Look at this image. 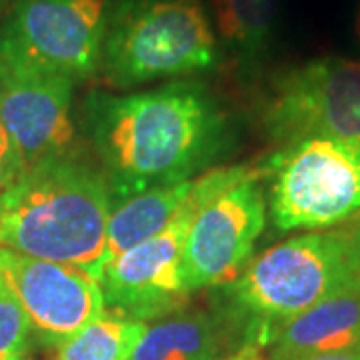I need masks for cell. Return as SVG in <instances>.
I'll list each match as a JSON object with an SVG mask.
<instances>
[{
    "mask_svg": "<svg viewBox=\"0 0 360 360\" xmlns=\"http://www.w3.org/2000/svg\"><path fill=\"white\" fill-rule=\"evenodd\" d=\"M82 129L115 205L200 176L231 144L229 118L196 80L129 94L92 90L82 103Z\"/></svg>",
    "mask_w": 360,
    "mask_h": 360,
    "instance_id": "6da1fadb",
    "label": "cell"
},
{
    "mask_svg": "<svg viewBox=\"0 0 360 360\" xmlns=\"http://www.w3.org/2000/svg\"><path fill=\"white\" fill-rule=\"evenodd\" d=\"M112 194L103 170L72 153L25 168L0 196V248L103 272Z\"/></svg>",
    "mask_w": 360,
    "mask_h": 360,
    "instance_id": "7a4b0ae2",
    "label": "cell"
},
{
    "mask_svg": "<svg viewBox=\"0 0 360 360\" xmlns=\"http://www.w3.org/2000/svg\"><path fill=\"white\" fill-rule=\"evenodd\" d=\"M224 307L245 326L246 342L269 347L274 330L328 298L360 292V264L350 229L312 231L248 260L224 284Z\"/></svg>",
    "mask_w": 360,
    "mask_h": 360,
    "instance_id": "3957f363",
    "label": "cell"
},
{
    "mask_svg": "<svg viewBox=\"0 0 360 360\" xmlns=\"http://www.w3.org/2000/svg\"><path fill=\"white\" fill-rule=\"evenodd\" d=\"M220 54L202 0H108L98 75L112 89L200 75Z\"/></svg>",
    "mask_w": 360,
    "mask_h": 360,
    "instance_id": "277c9868",
    "label": "cell"
},
{
    "mask_svg": "<svg viewBox=\"0 0 360 360\" xmlns=\"http://www.w3.org/2000/svg\"><path fill=\"white\" fill-rule=\"evenodd\" d=\"M257 172L252 167H224L196 176L186 202L162 231L104 266L98 283L106 307L142 322L160 321L184 309L191 295L180 264L191 222L210 198Z\"/></svg>",
    "mask_w": 360,
    "mask_h": 360,
    "instance_id": "5b68a950",
    "label": "cell"
},
{
    "mask_svg": "<svg viewBox=\"0 0 360 360\" xmlns=\"http://www.w3.org/2000/svg\"><path fill=\"white\" fill-rule=\"evenodd\" d=\"M262 174L278 231H328L360 214V139L314 136L278 146Z\"/></svg>",
    "mask_w": 360,
    "mask_h": 360,
    "instance_id": "8992f818",
    "label": "cell"
},
{
    "mask_svg": "<svg viewBox=\"0 0 360 360\" xmlns=\"http://www.w3.org/2000/svg\"><path fill=\"white\" fill-rule=\"evenodd\" d=\"M108 0H14L0 58L84 82L98 75Z\"/></svg>",
    "mask_w": 360,
    "mask_h": 360,
    "instance_id": "52a82bcc",
    "label": "cell"
},
{
    "mask_svg": "<svg viewBox=\"0 0 360 360\" xmlns=\"http://www.w3.org/2000/svg\"><path fill=\"white\" fill-rule=\"evenodd\" d=\"M262 124L278 146L314 136L360 139V60L322 56L278 75Z\"/></svg>",
    "mask_w": 360,
    "mask_h": 360,
    "instance_id": "ba28073f",
    "label": "cell"
},
{
    "mask_svg": "<svg viewBox=\"0 0 360 360\" xmlns=\"http://www.w3.org/2000/svg\"><path fill=\"white\" fill-rule=\"evenodd\" d=\"M262 170L210 198L191 222L180 274L188 295L232 283L266 224Z\"/></svg>",
    "mask_w": 360,
    "mask_h": 360,
    "instance_id": "9c48e42d",
    "label": "cell"
},
{
    "mask_svg": "<svg viewBox=\"0 0 360 360\" xmlns=\"http://www.w3.org/2000/svg\"><path fill=\"white\" fill-rule=\"evenodd\" d=\"M0 278L49 347L58 348L106 312L101 283L70 264L0 248Z\"/></svg>",
    "mask_w": 360,
    "mask_h": 360,
    "instance_id": "30bf717a",
    "label": "cell"
},
{
    "mask_svg": "<svg viewBox=\"0 0 360 360\" xmlns=\"http://www.w3.org/2000/svg\"><path fill=\"white\" fill-rule=\"evenodd\" d=\"M72 92L68 78L0 58V122L25 168L72 153Z\"/></svg>",
    "mask_w": 360,
    "mask_h": 360,
    "instance_id": "8fae6325",
    "label": "cell"
},
{
    "mask_svg": "<svg viewBox=\"0 0 360 360\" xmlns=\"http://www.w3.org/2000/svg\"><path fill=\"white\" fill-rule=\"evenodd\" d=\"M246 345L245 326L224 304L179 310L146 328L130 360H214Z\"/></svg>",
    "mask_w": 360,
    "mask_h": 360,
    "instance_id": "7c38bea8",
    "label": "cell"
},
{
    "mask_svg": "<svg viewBox=\"0 0 360 360\" xmlns=\"http://www.w3.org/2000/svg\"><path fill=\"white\" fill-rule=\"evenodd\" d=\"M269 347L270 360L360 348V292L328 298L286 321Z\"/></svg>",
    "mask_w": 360,
    "mask_h": 360,
    "instance_id": "4fadbf2b",
    "label": "cell"
},
{
    "mask_svg": "<svg viewBox=\"0 0 360 360\" xmlns=\"http://www.w3.org/2000/svg\"><path fill=\"white\" fill-rule=\"evenodd\" d=\"M193 184L194 179L146 191L112 206L106 226L103 269L110 260L162 231L186 202Z\"/></svg>",
    "mask_w": 360,
    "mask_h": 360,
    "instance_id": "5bb4252c",
    "label": "cell"
},
{
    "mask_svg": "<svg viewBox=\"0 0 360 360\" xmlns=\"http://www.w3.org/2000/svg\"><path fill=\"white\" fill-rule=\"evenodd\" d=\"M281 11V0H212V26L224 51L252 70L266 56Z\"/></svg>",
    "mask_w": 360,
    "mask_h": 360,
    "instance_id": "9a60e30c",
    "label": "cell"
},
{
    "mask_svg": "<svg viewBox=\"0 0 360 360\" xmlns=\"http://www.w3.org/2000/svg\"><path fill=\"white\" fill-rule=\"evenodd\" d=\"M148 324L104 312L58 347V360H130Z\"/></svg>",
    "mask_w": 360,
    "mask_h": 360,
    "instance_id": "2e32d148",
    "label": "cell"
},
{
    "mask_svg": "<svg viewBox=\"0 0 360 360\" xmlns=\"http://www.w3.org/2000/svg\"><path fill=\"white\" fill-rule=\"evenodd\" d=\"M32 333L25 309L0 278V360L26 354Z\"/></svg>",
    "mask_w": 360,
    "mask_h": 360,
    "instance_id": "e0dca14e",
    "label": "cell"
},
{
    "mask_svg": "<svg viewBox=\"0 0 360 360\" xmlns=\"http://www.w3.org/2000/svg\"><path fill=\"white\" fill-rule=\"evenodd\" d=\"M25 172V160L18 153L13 136L0 122V196L6 193Z\"/></svg>",
    "mask_w": 360,
    "mask_h": 360,
    "instance_id": "ac0fdd59",
    "label": "cell"
},
{
    "mask_svg": "<svg viewBox=\"0 0 360 360\" xmlns=\"http://www.w3.org/2000/svg\"><path fill=\"white\" fill-rule=\"evenodd\" d=\"M286 360H360V348L352 350H338V352H321V354H307Z\"/></svg>",
    "mask_w": 360,
    "mask_h": 360,
    "instance_id": "d6986e66",
    "label": "cell"
},
{
    "mask_svg": "<svg viewBox=\"0 0 360 360\" xmlns=\"http://www.w3.org/2000/svg\"><path fill=\"white\" fill-rule=\"evenodd\" d=\"M214 360H266V356H264V352H262L260 347L246 345V347L238 348V350H234V352L226 354V356H220V359Z\"/></svg>",
    "mask_w": 360,
    "mask_h": 360,
    "instance_id": "ffe728a7",
    "label": "cell"
},
{
    "mask_svg": "<svg viewBox=\"0 0 360 360\" xmlns=\"http://www.w3.org/2000/svg\"><path fill=\"white\" fill-rule=\"evenodd\" d=\"M352 39H354L360 51V0L356 8H354V16H352Z\"/></svg>",
    "mask_w": 360,
    "mask_h": 360,
    "instance_id": "44dd1931",
    "label": "cell"
},
{
    "mask_svg": "<svg viewBox=\"0 0 360 360\" xmlns=\"http://www.w3.org/2000/svg\"><path fill=\"white\" fill-rule=\"evenodd\" d=\"M350 229V234H352V240H354V248H356V257H359V264H360V219L348 226Z\"/></svg>",
    "mask_w": 360,
    "mask_h": 360,
    "instance_id": "7402d4cb",
    "label": "cell"
},
{
    "mask_svg": "<svg viewBox=\"0 0 360 360\" xmlns=\"http://www.w3.org/2000/svg\"><path fill=\"white\" fill-rule=\"evenodd\" d=\"M4 360H32L28 354H14V356H8V359Z\"/></svg>",
    "mask_w": 360,
    "mask_h": 360,
    "instance_id": "603a6c76",
    "label": "cell"
},
{
    "mask_svg": "<svg viewBox=\"0 0 360 360\" xmlns=\"http://www.w3.org/2000/svg\"><path fill=\"white\" fill-rule=\"evenodd\" d=\"M8 2H11V0H0V11H2V8H4V6L8 4Z\"/></svg>",
    "mask_w": 360,
    "mask_h": 360,
    "instance_id": "cb8c5ba5",
    "label": "cell"
}]
</instances>
